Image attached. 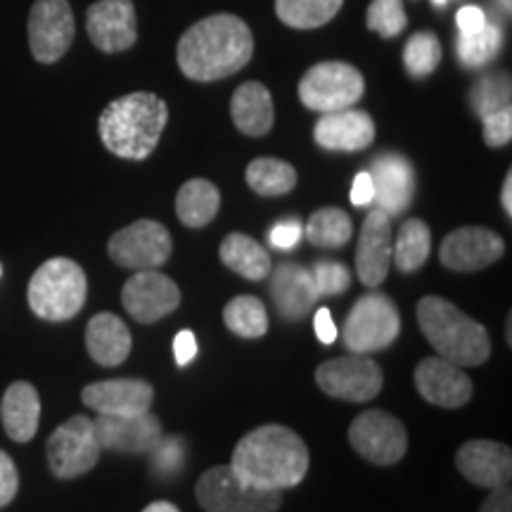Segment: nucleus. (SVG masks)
Instances as JSON below:
<instances>
[{
  "instance_id": "18",
  "label": "nucleus",
  "mask_w": 512,
  "mask_h": 512,
  "mask_svg": "<svg viewBox=\"0 0 512 512\" xmlns=\"http://www.w3.org/2000/svg\"><path fill=\"white\" fill-rule=\"evenodd\" d=\"M93 425L102 451L150 453L162 439V422L150 411L143 415H98Z\"/></svg>"
},
{
  "instance_id": "3",
  "label": "nucleus",
  "mask_w": 512,
  "mask_h": 512,
  "mask_svg": "<svg viewBox=\"0 0 512 512\" xmlns=\"http://www.w3.org/2000/svg\"><path fill=\"white\" fill-rule=\"evenodd\" d=\"M169 107L155 93H128L112 100L98 119L100 140L112 155L143 162L155 152L162 138Z\"/></svg>"
},
{
  "instance_id": "30",
  "label": "nucleus",
  "mask_w": 512,
  "mask_h": 512,
  "mask_svg": "<svg viewBox=\"0 0 512 512\" xmlns=\"http://www.w3.org/2000/svg\"><path fill=\"white\" fill-rule=\"evenodd\" d=\"M432 252V233L425 221L408 219L392 245V261L401 273H415L427 264Z\"/></svg>"
},
{
  "instance_id": "36",
  "label": "nucleus",
  "mask_w": 512,
  "mask_h": 512,
  "mask_svg": "<svg viewBox=\"0 0 512 512\" xmlns=\"http://www.w3.org/2000/svg\"><path fill=\"white\" fill-rule=\"evenodd\" d=\"M441 62V43L437 34L432 31H418L408 38L406 48H403V67L415 79H425L437 72Z\"/></svg>"
},
{
  "instance_id": "47",
  "label": "nucleus",
  "mask_w": 512,
  "mask_h": 512,
  "mask_svg": "<svg viewBox=\"0 0 512 512\" xmlns=\"http://www.w3.org/2000/svg\"><path fill=\"white\" fill-rule=\"evenodd\" d=\"M479 512H512L510 484H503V486H496V489H491V496L482 503Z\"/></svg>"
},
{
  "instance_id": "9",
  "label": "nucleus",
  "mask_w": 512,
  "mask_h": 512,
  "mask_svg": "<svg viewBox=\"0 0 512 512\" xmlns=\"http://www.w3.org/2000/svg\"><path fill=\"white\" fill-rule=\"evenodd\" d=\"M102 446L86 415L62 422L48 439V465L57 479H76L98 465Z\"/></svg>"
},
{
  "instance_id": "28",
  "label": "nucleus",
  "mask_w": 512,
  "mask_h": 512,
  "mask_svg": "<svg viewBox=\"0 0 512 512\" xmlns=\"http://www.w3.org/2000/svg\"><path fill=\"white\" fill-rule=\"evenodd\" d=\"M221 209V192L211 181L192 178L181 185L176 195V214L183 226L204 228L216 219Z\"/></svg>"
},
{
  "instance_id": "13",
  "label": "nucleus",
  "mask_w": 512,
  "mask_h": 512,
  "mask_svg": "<svg viewBox=\"0 0 512 512\" xmlns=\"http://www.w3.org/2000/svg\"><path fill=\"white\" fill-rule=\"evenodd\" d=\"M74 34V12L67 0H36L29 12V46L36 62H60L72 48Z\"/></svg>"
},
{
  "instance_id": "38",
  "label": "nucleus",
  "mask_w": 512,
  "mask_h": 512,
  "mask_svg": "<svg viewBox=\"0 0 512 512\" xmlns=\"http://www.w3.org/2000/svg\"><path fill=\"white\" fill-rule=\"evenodd\" d=\"M368 29L382 38H394L406 29L408 17L403 10V0H373L368 8Z\"/></svg>"
},
{
  "instance_id": "46",
  "label": "nucleus",
  "mask_w": 512,
  "mask_h": 512,
  "mask_svg": "<svg viewBox=\"0 0 512 512\" xmlns=\"http://www.w3.org/2000/svg\"><path fill=\"white\" fill-rule=\"evenodd\" d=\"M349 197L356 207H366V204L373 202L375 188H373V178H370L368 171H361V174L354 178V185H351Z\"/></svg>"
},
{
  "instance_id": "39",
  "label": "nucleus",
  "mask_w": 512,
  "mask_h": 512,
  "mask_svg": "<svg viewBox=\"0 0 512 512\" xmlns=\"http://www.w3.org/2000/svg\"><path fill=\"white\" fill-rule=\"evenodd\" d=\"M313 285H316L318 297H332V294H342L351 285L349 268L339 261H316L311 268Z\"/></svg>"
},
{
  "instance_id": "45",
  "label": "nucleus",
  "mask_w": 512,
  "mask_h": 512,
  "mask_svg": "<svg viewBox=\"0 0 512 512\" xmlns=\"http://www.w3.org/2000/svg\"><path fill=\"white\" fill-rule=\"evenodd\" d=\"M174 356L178 366H188L192 358L197 356V339L190 330H181L174 339Z\"/></svg>"
},
{
  "instance_id": "14",
  "label": "nucleus",
  "mask_w": 512,
  "mask_h": 512,
  "mask_svg": "<svg viewBox=\"0 0 512 512\" xmlns=\"http://www.w3.org/2000/svg\"><path fill=\"white\" fill-rule=\"evenodd\" d=\"M121 304L133 320L152 325L171 316L181 306V290L169 275L159 271H136L124 283Z\"/></svg>"
},
{
  "instance_id": "37",
  "label": "nucleus",
  "mask_w": 512,
  "mask_h": 512,
  "mask_svg": "<svg viewBox=\"0 0 512 512\" xmlns=\"http://www.w3.org/2000/svg\"><path fill=\"white\" fill-rule=\"evenodd\" d=\"M510 76L508 74H489L482 76L470 91V105L479 119L486 114H494L503 107H510Z\"/></svg>"
},
{
  "instance_id": "52",
  "label": "nucleus",
  "mask_w": 512,
  "mask_h": 512,
  "mask_svg": "<svg viewBox=\"0 0 512 512\" xmlns=\"http://www.w3.org/2000/svg\"><path fill=\"white\" fill-rule=\"evenodd\" d=\"M432 3H434V5H437V8H444V5H448V3H451V0H432Z\"/></svg>"
},
{
  "instance_id": "51",
  "label": "nucleus",
  "mask_w": 512,
  "mask_h": 512,
  "mask_svg": "<svg viewBox=\"0 0 512 512\" xmlns=\"http://www.w3.org/2000/svg\"><path fill=\"white\" fill-rule=\"evenodd\" d=\"M498 5H501L505 12H510V0H498Z\"/></svg>"
},
{
  "instance_id": "6",
  "label": "nucleus",
  "mask_w": 512,
  "mask_h": 512,
  "mask_svg": "<svg viewBox=\"0 0 512 512\" xmlns=\"http://www.w3.org/2000/svg\"><path fill=\"white\" fill-rule=\"evenodd\" d=\"M195 494L207 512H275L283 505V491L259 489L245 482L230 465L204 472Z\"/></svg>"
},
{
  "instance_id": "49",
  "label": "nucleus",
  "mask_w": 512,
  "mask_h": 512,
  "mask_svg": "<svg viewBox=\"0 0 512 512\" xmlns=\"http://www.w3.org/2000/svg\"><path fill=\"white\" fill-rule=\"evenodd\" d=\"M501 204H503L505 214L512 216V174L505 176V181H503V190H501Z\"/></svg>"
},
{
  "instance_id": "34",
  "label": "nucleus",
  "mask_w": 512,
  "mask_h": 512,
  "mask_svg": "<svg viewBox=\"0 0 512 512\" xmlns=\"http://www.w3.org/2000/svg\"><path fill=\"white\" fill-rule=\"evenodd\" d=\"M223 320H226L228 330L233 332V335L245 339H259L268 332L266 306L261 299L249 297V294L230 299L226 309H223Z\"/></svg>"
},
{
  "instance_id": "32",
  "label": "nucleus",
  "mask_w": 512,
  "mask_h": 512,
  "mask_svg": "<svg viewBox=\"0 0 512 512\" xmlns=\"http://www.w3.org/2000/svg\"><path fill=\"white\" fill-rule=\"evenodd\" d=\"M351 233H354V223H351L347 211L337 207H323L313 211L304 228L306 240L320 249L344 247L351 240Z\"/></svg>"
},
{
  "instance_id": "50",
  "label": "nucleus",
  "mask_w": 512,
  "mask_h": 512,
  "mask_svg": "<svg viewBox=\"0 0 512 512\" xmlns=\"http://www.w3.org/2000/svg\"><path fill=\"white\" fill-rule=\"evenodd\" d=\"M143 512H181V510H178L176 505L169 503V501H155V503L147 505Z\"/></svg>"
},
{
  "instance_id": "40",
  "label": "nucleus",
  "mask_w": 512,
  "mask_h": 512,
  "mask_svg": "<svg viewBox=\"0 0 512 512\" xmlns=\"http://www.w3.org/2000/svg\"><path fill=\"white\" fill-rule=\"evenodd\" d=\"M150 456L152 470H155L157 475H174V472L183 467V441L178 437H162L150 448Z\"/></svg>"
},
{
  "instance_id": "25",
  "label": "nucleus",
  "mask_w": 512,
  "mask_h": 512,
  "mask_svg": "<svg viewBox=\"0 0 512 512\" xmlns=\"http://www.w3.org/2000/svg\"><path fill=\"white\" fill-rule=\"evenodd\" d=\"M0 418L8 437L17 444H27L36 437L41 422V396L29 382H12L0 403Z\"/></svg>"
},
{
  "instance_id": "26",
  "label": "nucleus",
  "mask_w": 512,
  "mask_h": 512,
  "mask_svg": "<svg viewBox=\"0 0 512 512\" xmlns=\"http://www.w3.org/2000/svg\"><path fill=\"white\" fill-rule=\"evenodd\" d=\"M133 339L126 323L114 313H98L88 320L86 349L98 366L117 368L131 354Z\"/></svg>"
},
{
  "instance_id": "2",
  "label": "nucleus",
  "mask_w": 512,
  "mask_h": 512,
  "mask_svg": "<svg viewBox=\"0 0 512 512\" xmlns=\"http://www.w3.org/2000/svg\"><path fill=\"white\" fill-rule=\"evenodd\" d=\"M230 467L259 489L285 491L302 484L309 472V448L297 432L273 422L238 441Z\"/></svg>"
},
{
  "instance_id": "48",
  "label": "nucleus",
  "mask_w": 512,
  "mask_h": 512,
  "mask_svg": "<svg viewBox=\"0 0 512 512\" xmlns=\"http://www.w3.org/2000/svg\"><path fill=\"white\" fill-rule=\"evenodd\" d=\"M313 328H316V335L323 344H332L337 339V325H335V320H332L330 309H318L316 311Z\"/></svg>"
},
{
  "instance_id": "17",
  "label": "nucleus",
  "mask_w": 512,
  "mask_h": 512,
  "mask_svg": "<svg viewBox=\"0 0 512 512\" xmlns=\"http://www.w3.org/2000/svg\"><path fill=\"white\" fill-rule=\"evenodd\" d=\"M392 245V216H387L380 209H373L363 221L356 245L358 280L370 290H375L387 280L389 266H392Z\"/></svg>"
},
{
  "instance_id": "7",
  "label": "nucleus",
  "mask_w": 512,
  "mask_h": 512,
  "mask_svg": "<svg viewBox=\"0 0 512 512\" xmlns=\"http://www.w3.org/2000/svg\"><path fill=\"white\" fill-rule=\"evenodd\" d=\"M401 332L399 309L387 294L368 292L344 320L342 339L351 354H373L392 347Z\"/></svg>"
},
{
  "instance_id": "5",
  "label": "nucleus",
  "mask_w": 512,
  "mask_h": 512,
  "mask_svg": "<svg viewBox=\"0 0 512 512\" xmlns=\"http://www.w3.org/2000/svg\"><path fill=\"white\" fill-rule=\"evenodd\" d=\"M88 297V280L83 268L72 259L55 256L38 266L29 280L27 299L31 311L50 323L74 318L83 309Z\"/></svg>"
},
{
  "instance_id": "21",
  "label": "nucleus",
  "mask_w": 512,
  "mask_h": 512,
  "mask_svg": "<svg viewBox=\"0 0 512 512\" xmlns=\"http://www.w3.org/2000/svg\"><path fill=\"white\" fill-rule=\"evenodd\" d=\"M81 401L98 415H143L155 403V389L150 382L124 377L88 384Z\"/></svg>"
},
{
  "instance_id": "44",
  "label": "nucleus",
  "mask_w": 512,
  "mask_h": 512,
  "mask_svg": "<svg viewBox=\"0 0 512 512\" xmlns=\"http://www.w3.org/2000/svg\"><path fill=\"white\" fill-rule=\"evenodd\" d=\"M456 22L460 34H472V31L482 29L489 19H486V12L482 8H477V5H465V8L458 10Z\"/></svg>"
},
{
  "instance_id": "4",
  "label": "nucleus",
  "mask_w": 512,
  "mask_h": 512,
  "mask_svg": "<svg viewBox=\"0 0 512 512\" xmlns=\"http://www.w3.org/2000/svg\"><path fill=\"white\" fill-rule=\"evenodd\" d=\"M418 325L437 354L453 366L477 368L491 356L489 332L484 325L446 299H420Z\"/></svg>"
},
{
  "instance_id": "22",
  "label": "nucleus",
  "mask_w": 512,
  "mask_h": 512,
  "mask_svg": "<svg viewBox=\"0 0 512 512\" xmlns=\"http://www.w3.org/2000/svg\"><path fill=\"white\" fill-rule=\"evenodd\" d=\"M456 465L467 482L482 489H496V486L510 484L512 453L510 446L498 444V441L472 439L458 448Z\"/></svg>"
},
{
  "instance_id": "35",
  "label": "nucleus",
  "mask_w": 512,
  "mask_h": 512,
  "mask_svg": "<svg viewBox=\"0 0 512 512\" xmlns=\"http://www.w3.org/2000/svg\"><path fill=\"white\" fill-rule=\"evenodd\" d=\"M503 46V34L496 24L486 22L482 29L472 31V34H460L456 48L458 60L467 69H479L489 64L498 55Z\"/></svg>"
},
{
  "instance_id": "15",
  "label": "nucleus",
  "mask_w": 512,
  "mask_h": 512,
  "mask_svg": "<svg viewBox=\"0 0 512 512\" xmlns=\"http://www.w3.org/2000/svg\"><path fill=\"white\" fill-rule=\"evenodd\" d=\"M86 29L102 53H124L138 41V17L133 0H98L86 12Z\"/></svg>"
},
{
  "instance_id": "16",
  "label": "nucleus",
  "mask_w": 512,
  "mask_h": 512,
  "mask_svg": "<svg viewBox=\"0 0 512 512\" xmlns=\"http://www.w3.org/2000/svg\"><path fill=\"white\" fill-rule=\"evenodd\" d=\"M505 252V242L498 233L489 228L467 226L446 235L441 242L439 261L448 271L475 273L496 264Z\"/></svg>"
},
{
  "instance_id": "31",
  "label": "nucleus",
  "mask_w": 512,
  "mask_h": 512,
  "mask_svg": "<svg viewBox=\"0 0 512 512\" xmlns=\"http://www.w3.org/2000/svg\"><path fill=\"white\" fill-rule=\"evenodd\" d=\"M247 185L256 195L278 197L287 195L297 185V171L292 164L275 157H259L247 166Z\"/></svg>"
},
{
  "instance_id": "11",
  "label": "nucleus",
  "mask_w": 512,
  "mask_h": 512,
  "mask_svg": "<svg viewBox=\"0 0 512 512\" xmlns=\"http://www.w3.org/2000/svg\"><path fill=\"white\" fill-rule=\"evenodd\" d=\"M316 382L332 399L366 403L382 392L384 375L373 358L366 354H351L320 363Z\"/></svg>"
},
{
  "instance_id": "24",
  "label": "nucleus",
  "mask_w": 512,
  "mask_h": 512,
  "mask_svg": "<svg viewBox=\"0 0 512 512\" xmlns=\"http://www.w3.org/2000/svg\"><path fill=\"white\" fill-rule=\"evenodd\" d=\"M271 299L285 320H302L318 302L311 268L302 264H280L271 268Z\"/></svg>"
},
{
  "instance_id": "27",
  "label": "nucleus",
  "mask_w": 512,
  "mask_h": 512,
  "mask_svg": "<svg viewBox=\"0 0 512 512\" xmlns=\"http://www.w3.org/2000/svg\"><path fill=\"white\" fill-rule=\"evenodd\" d=\"M230 117H233L235 128L245 136H266L275 121L271 91L259 81L242 83L230 100Z\"/></svg>"
},
{
  "instance_id": "20",
  "label": "nucleus",
  "mask_w": 512,
  "mask_h": 512,
  "mask_svg": "<svg viewBox=\"0 0 512 512\" xmlns=\"http://www.w3.org/2000/svg\"><path fill=\"white\" fill-rule=\"evenodd\" d=\"M370 178H373L377 209L387 216H399L411 207L415 195V171L406 157L396 152H384L370 164Z\"/></svg>"
},
{
  "instance_id": "42",
  "label": "nucleus",
  "mask_w": 512,
  "mask_h": 512,
  "mask_svg": "<svg viewBox=\"0 0 512 512\" xmlns=\"http://www.w3.org/2000/svg\"><path fill=\"white\" fill-rule=\"evenodd\" d=\"M19 489V472L12 458L5 451H0V508L12 503Z\"/></svg>"
},
{
  "instance_id": "12",
  "label": "nucleus",
  "mask_w": 512,
  "mask_h": 512,
  "mask_svg": "<svg viewBox=\"0 0 512 512\" xmlns=\"http://www.w3.org/2000/svg\"><path fill=\"white\" fill-rule=\"evenodd\" d=\"M349 441L358 456L382 467L396 465L408 451V432L403 422L377 408L363 411L351 422Z\"/></svg>"
},
{
  "instance_id": "41",
  "label": "nucleus",
  "mask_w": 512,
  "mask_h": 512,
  "mask_svg": "<svg viewBox=\"0 0 512 512\" xmlns=\"http://www.w3.org/2000/svg\"><path fill=\"white\" fill-rule=\"evenodd\" d=\"M484 143L489 147H503L512 140V110L503 107L494 114H486L482 119Z\"/></svg>"
},
{
  "instance_id": "8",
  "label": "nucleus",
  "mask_w": 512,
  "mask_h": 512,
  "mask_svg": "<svg viewBox=\"0 0 512 512\" xmlns=\"http://www.w3.org/2000/svg\"><path fill=\"white\" fill-rule=\"evenodd\" d=\"M366 93V79L347 62L313 64L299 81V100L313 112L328 114L354 107Z\"/></svg>"
},
{
  "instance_id": "33",
  "label": "nucleus",
  "mask_w": 512,
  "mask_h": 512,
  "mask_svg": "<svg viewBox=\"0 0 512 512\" xmlns=\"http://www.w3.org/2000/svg\"><path fill=\"white\" fill-rule=\"evenodd\" d=\"M344 0H275V15L292 29L325 27L342 10Z\"/></svg>"
},
{
  "instance_id": "53",
  "label": "nucleus",
  "mask_w": 512,
  "mask_h": 512,
  "mask_svg": "<svg viewBox=\"0 0 512 512\" xmlns=\"http://www.w3.org/2000/svg\"><path fill=\"white\" fill-rule=\"evenodd\" d=\"M0 273H3V266H0Z\"/></svg>"
},
{
  "instance_id": "23",
  "label": "nucleus",
  "mask_w": 512,
  "mask_h": 512,
  "mask_svg": "<svg viewBox=\"0 0 512 512\" xmlns=\"http://www.w3.org/2000/svg\"><path fill=\"white\" fill-rule=\"evenodd\" d=\"M313 138L323 150L330 152H361L373 145L375 121L363 110L328 112L318 119Z\"/></svg>"
},
{
  "instance_id": "29",
  "label": "nucleus",
  "mask_w": 512,
  "mask_h": 512,
  "mask_svg": "<svg viewBox=\"0 0 512 512\" xmlns=\"http://www.w3.org/2000/svg\"><path fill=\"white\" fill-rule=\"evenodd\" d=\"M221 261L230 271L247 280H264L271 273V256L254 238L245 233H230L221 242Z\"/></svg>"
},
{
  "instance_id": "19",
  "label": "nucleus",
  "mask_w": 512,
  "mask_h": 512,
  "mask_svg": "<svg viewBox=\"0 0 512 512\" xmlns=\"http://www.w3.org/2000/svg\"><path fill=\"white\" fill-rule=\"evenodd\" d=\"M415 387L422 399L439 408H460L472 399V380L465 370L441 356L422 358L415 368Z\"/></svg>"
},
{
  "instance_id": "43",
  "label": "nucleus",
  "mask_w": 512,
  "mask_h": 512,
  "mask_svg": "<svg viewBox=\"0 0 512 512\" xmlns=\"http://www.w3.org/2000/svg\"><path fill=\"white\" fill-rule=\"evenodd\" d=\"M302 235H304L302 223H299L297 219H285V221L275 223V226L271 228V233H268V240H271V245L278 249H292L299 245Z\"/></svg>"
},
{
  "instance_id": "1",
  "label": "nucleus",
  "mask_w": 512,
  "mask_h": 512,
  "mask_svg": "<svg viewBox=\"0 0 512 512\" xmlns=\"http://www.w3.org/2000/svg\"><path fill=\"white\" fill-rule=\"evenodd\" d=\"M254 55V36L245 19L211 15L200 19L178 41L176 60L192 81L228 79L245 69Z\"/></svg>"
},
{
  "instance_id": "10",
  "label": "nucleus",
  "mask_w": 512,
  "mask_h": 512,
  "mask_svg": "<svg viewBox=\"0 0 512 512\" xmlns=\"http://www.w3.org/2000/svg\"><path fill=\"white\" fill-rule=\"evenodd\" d=\"M110 256L121 268L131 271H157L174 252V240L159 221L140 219L117 230L110 238Z\"/></svg>"
}]
</instances>
